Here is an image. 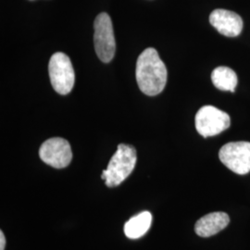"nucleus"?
I'll return each mask as SVG.
<instances>
[{
    "label": "nucleus",
    "mask_w": 250,
    "mask_h": 250,
    "mask_svg": "<svg viewBox=\"0 0 250 250\" xmlns=\"http://www.w3.org/2000/svg\"><path fill=\"white\" fill-rule=\"evenodd\" d=\"M196 129L203 137L214 136L227 130L231 125L230 116L213 106L200 107L196 114Z\"/></svg>",
    "instance_id": "obj_5"
},
{
    "label": "nucleus",
    "mask_w": 250,
    "mask_h": 250,
    "mask_svg": "<svg viewBox=\"0 0 250 250\" xmlns=\"http://www.w3.org/2000/svg\"><path fill=\"white\" fill-rule=\"evenodd\" d=\"M230 223L227 213L217 211L200 218L195 225V232L200 237H210L223 231Z\"/></svg>",
    "instance_id": "obj_9"
},
{
    "label": "nucleus",
    "mask_w": 250,
    "mask_h": 250,
    "mask_svg": "<svg viewBox=\"0 0 250 250\" xmlns=\"http://www.w3.org/2000/svg\"><path fill=\"white\" fill-rule=\"evenodd\" d=\"M219 158L229 170L245 175L250 171V142L225 144L219 151Z\"/></svg>",
    "instance_id": "obj_6"
},
{
    "label": "nucleus",
    "mask_w": 250,
    "mask_h": 250,
    "mask_svg": "<svg viewBox=\"0 0 250 250\" xmlns=\"http://www.w3.org/2000/svg\"><path fill=\"white\" fill-rule=\"evenodd\" d=\"M39 157L45 164L53 168H66L72 160L71 145L62 137L47 139L40 146Z\"/></svg>",
    "instance_id": "obj_7"
},
{
    "label": "nucleus",
    "mask_w": 250,
    "mask_h": 250,
    "mask_svg": "<svg viewBox=\"0 0 250 250\" xmlns=\"http://www.w3.org/2000/svg\"><path fill=\"white\" fill-rule=\"evenodd\" d=\"M151 224L152 215L149 211L135 215L125 224V235L130 239L140 238L149 230Z\"/></svg>",
    "instance_id": "obj_10"
},
{
    "label": "nucleus",
    "mask_w": 250,
    "mask_h": 250,
    "mask_svg": "<svg viewBox=\"0 0 250 250\" xmlns=\"http://www.w3.org/2000/svg\"><path fill=\"white\" fill-rule=\"evenodd\" d=\"M94 44L99 60L108 63L112 61L116 51L112 21L109 15L102 12L97 16L94 22Z\"/></svg>",
    "instance_id": "obj_3"
},
{
    "label": "nucleus",
    "mask_w": 250,
    "mask_h": 250,
    "mask_svg": "<svg viewBox=\"0 0 250 250\" xmlns=\"http://www.w3.org/2000/svg\"><path fill=\"white\" fill-rule=\"evenodd\" d=\"M209 22L220 34L227 37L239 36L243 30V20L231 10L215 9L209 15Z\"/></svg>",
    "instance_id": "obj_8"
},
{
    "label": "nucleus",
    "mask_w": 250,
    "mask_h": 250,
    "mask_svg": "<svg viewBox=\"0 0 250 250\" xmlns=\"http://www.w3.org/2000/svg\"><path fill=\"white\" fill-rule=\"evenodd\" d=\"M137 161L136 150L133 146L120 144L110 159L107 169L102 171L101 178L107 188L120 186L134 170Z\"/></svg>",
    "instance_id": "obj_2"
},
{
    "label": "nucleus",
    "mask_w": 250,
    "mask_h": 250,
    "mask_svg": "<svg viewBox=\"0 0 250 250\" xmlns=\"http://www.w3.org/2000/svg\"><path fill=\"white\" fill-rule=\"evenodd\" d=\"M139 89L146 96L161 94L167 83L168 72L158 51L148 47L137 59L135 70Z\"/></svg>",
    "instance_id": "obj_1"
},
{
    "label": "nucleus",
    "mask_w": 250,
    "mask_h": 250,
    "mask_svg": "<svg viewBox=\"0 0 250 250\" xmlns=\"http://www.w3.org/2000/svg\"><path fill=\"white\" fill-rule=\"evenodd\" d=\"M5 247H6V238L4 233L1 231L0 232V250H5Z\"/></svg>",
    "instance_id": "obj_12"
},
{
    "label": "nucleus",
    "mask_w": 250,
    "mask_h": 250,
    "mask_svg": "<svg viewBox=\"0 0 250 250\" xmlns=\"http://www.w3.org/2000/svg\"><path fill=\"white\" fill-rule=\"evenodd\" d=\"M48 73L53 89L60 95H67L72 90L75 74L70 58L62 52L53 54L48 63Z\"/></svg>",
    "instance_id": "obj_4"
},
{
    "label": "nucleus",
    "mask_w": 250,
    "mask_h": 250,
    "mask_svg": "<svg viewBox=\"0 0 250 250\" xmlns=\"http://www.w3.org/2000/svg\"><path fill=\"white\" fill-rule=\"evenodd\" d=\"M211 81L218 89L234 92L237 85V75L232 69L221 66L211 73Z\"/></svg>",
    "instance_id": "obj_11"
}]
</instances>
